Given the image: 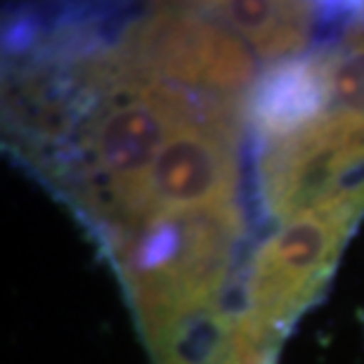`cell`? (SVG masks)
<instances>
[{"mask_svg":"<svg viewBox=\"0 0 364 364\" xmlns=\"http://www.w3.org/2000/svg\"><path fill=\"white\" fill-rule=\"evenodd\" d=\"M324 85L315 64H289L274 69L256 95V121L267 135H289L322 105Z\"/></svg>","mask_w":364,"mask_h":364,"instance_id":"obj_3","label":"cell"},{"mask_svg":"<svg viewBox=\"0 0 364 364\" xmlns=\"http://www.w3.org/2000/svg\"><path fill=\"white\" fill-rule=\"evenodd\" d=\"M338 237L341 230L333 223H303L274 239L260 253L253 277V303L260 312L270 319H279L310 298L315 282L329 267Z\"/></svg>","mask_w":364,"mask_h":364,"instance_id":"obj_1","label":"cell"},{"mask_svg":"<svg viewBox=\"0 0 364 364\" xmlns=\"http://www.w3.org/2000/svg\"><path fill=\"white\" fill-rule=\"evenodd\" d=\"M228 176L220 144L203 133L185 135L171 142L156 159L151 185L159 201H199L201 196L220 192Z\"/></svg>","mask_w":364,"mask_h":364,"instance_id":"obj_2","label":"cell"}]
</instances>
